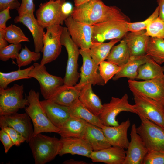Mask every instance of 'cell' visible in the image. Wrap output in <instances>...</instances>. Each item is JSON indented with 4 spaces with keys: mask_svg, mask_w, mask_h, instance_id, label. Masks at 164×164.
<instances>
[{
    "mask_svg": "<svg viewBox=\"0 0 164 164\" xmlns=\"http://www.w3.org/2000/svg\"><path fill=\"white\" fill-rule=\"evenodd\" d=\"M70 15L77 21L91 25L113 20L130 22L129 18L118 8L107 5L101 0H91L75 6Z\"/></svg>",
    "mask_w": 164,
    "mask_h": 164,
    "instance_id": "6da1fadb",
    "label": "cell"
},
{
    "mask_svg": "<svg viewBox=\"0 0 164 164\" xmlns=\"http://www.w3.org/2000/svg\"><path fill=\"white\" fill-rule=\"evenodd\" d=\"M27 97L29 104L25 108V111L33 123V136L44 132H53L59 134L60 129L51 122L41 105L39 92L31 89Z\"/></svg>",
    "mask_w": 164,
    "mask_h": 164,
    "instance_id": "7a4b0ae2",
    "label": "cell"
},
{
    "mask_svg": "<svg viewBox=\"0 0 164 164\" xmlns=\"http://www.w3.org/2000/svg\"><path fill=\"white\" fill-rule=\"evenodd\" d=\"M29 145L35 164H45L59 155L61 148L60 139L39 133L32 136Z\"/></svg>",
    "mask_w": 164,
    "mask_h": 164,
    "instance_id": "3957f363",
    "label": "cell"
},
{
    "mask_svg": "<svg viewBox=\"0 0 164 164\" xmlns=\"http://www.w3.org/2000/svg\"><path fill=\"white\" fill-rule=\"evenodd\" d=\"M60 42L62 45L65 47L68 55L66 73L63 78L64 84L75 85L80 77V73L78 71L80 49L71 39L67 27H63Z\"/></svg>",
    "mask_w": 164,
    "mask_h": 164,
    "instance_id": "277c9868",
    "label": "cell"
},
{
    "mask_svg": "<svg viewBox=\"0 0 164 164\" xmlns=\"http://www.w3.org/2000/svg\"><path fill=\"white\" fill-rule=\"evenodd\" d=\"M24 85L15 84L11 87L0 89V115L17 113L29 104L27 96L23 95Z\"/></svg>",
    "mask_w": 164,
    "mask_h": 164,
    "instance_id": "5b68a950",
    "label": "cell"
},
{
    "mask_svg": "<svg viewBox=\"0 0 164 164\" xmlns=\"http://www.w3.org/2000/svg\"><path fill=\"white\" fill-rule=\"evenodd\" d=\"M133 108L140 115L164 129V105L139 93H132Z\"/></svg>",
    "mask_w": 164,
    "mask_h": 164,
    "instance_id": "8992f818",
    "label": "cell"
},
{
    "mask_svg": "<svg viewBox=\"0 0 164 164\" xmlns=\"http://www.w3.org/2000/svg\"><path fill=\"white\" fill-rule=\"evenodd\" d=\"M140 125L136 131L144 142L148 151L164 152V129L141 115Z\"/></svg>",
    "mask_w": 164,
    "mask_h": 164,
    "instance_id": "52a82bcc",
    "label": "cell"
},
{
    "mask_svg": "<svg viewBox=\"0 0 164 164\" xmlns=\"http://www.w3.org/2000/svg\"><path fill=\"white\" fill-rule=\"evenodd\" d=\"M65 0H50L41 3L36 12V15L39 23L43 28L56 25L63 24L66 19L69 16L65 13L62 5Z\"/></svg>",
    "mask_w": 164,
    "mask_h": 164,
    "instance_id": "ba28073f",
    "label": "cell"
},
{
    "mask_svg": "<svg viewBox=\"0 0 164 164\" xmlns=\"http://www.w3.org/2000/svg\"><path fill=\"white\" fill-rule=\"evenodd\" d=\"M128 22L124 20H113L93 25L92 41L103 43L107 40L121 39L128 32Z\"/></svg>",
    "mask_w": 164,
    "mask_h": 164,
    "instance_id": "9c48e42d",
    "label": "cell"
},
{
    "mask_svg": "<svg viewBox=\"0 0 164 164\" xmlns=\"http://www.w3.org/2000/svg\"><path fill=\"white\" fill-rule=\"evenodd\" d=\"M63 27L60 25H56L46 28L43 39V55L40 64L45 65L50 63L60 55L62 46L60 37Z\"/></svg>",
    "mask_w": 164,
    "mask_h": 164,
    "instance_id": "30bf717a",
    "label": "cell"
},
{
    "mask_svg": "<svg viewBox=\"0 0 164 164\" xmlns=\"http://www.w3.org/2000/svg\"><path fill=\"white\" fill-rule=\"evenodd\" d=\"M128 99V94H125L121 98L112 97L109 102L103 104L102 111L99 117L103 125H119V124L116 118L122 111L136 114L133 105L129 104Z\"/></svg>",
    "mask_w": 164,
    "mask_h": 164,
    "instance_id": "8fae6325",
    "label": "cell"
},
{
    "mask_svg": "<svg viewBox=\"0 0 164 164\" xmlns=\"http://www.w3.org/2000/svg\"><path fill=\"white\" fill-rule=\"evenodd\" d=\"M128 83L132 93L143 94L164 105V74L143 81L129 79Z\"/></svg>",
    "mask_w": 164,
    "mask_h": 164,
    "instance_id": "7c38bea8",
    "label": "cell"
},
{
    "mask_svg": "<svg viewBox=\"0 0 164 164\" xmlns=\"http://www.w3.org/2000/svg\"><path fill=\"white\" fill-rule=\"evenodd\" d=\"M33 65L34 67L29 76L38 81L42 95L45 99H48L59 87L64 84L63 79L50 74L46 71L45 65L36 63Z\"/></svg>",
    "mask_w": 164,
    "mask_h": 164,
    "instance_id": "4fadbf2b",
    "label": "cell"
},
{
    "mask_svg": "<svg viewBox=\"0 0 164 164\" xmlns=\"http://www.w3.org/2000/svg\"><path fill=\"white\" fill-rule=\"evenodd\" d=\"M64 22L71 39L79 48L89 49L93 42V26L77 21L71 15Z\"/></svg>",
    "mask_w": 164,
    "mask_h": 164,
    "instance_id": "5bb4252c",
    "label": "cell"
},
{
    "mask_svg": "<svg viewBox=\"0 0 164 164\" xmlns=\"http://www.w3.org/2000/svg\"><path fill=\"white\" fill-rule=\"evenodd\" d=\"M80 54L83 59L80 68V80L75 85L80 90L85 85L91 84L93 85L103 86L105 84L99 73L97 72L99 65L97 64L91 58L89 49H80Z\"/></svg>",
    "mask_w": 164,
    "mask_h": 164,
    "instance_id": "9a60e30c",
    "label": "cell"
},
{
    "mask_svg": "<svg viewBox=\"0 0 164 164\" xmlns=\"http://www.w3.org/2000/svg\"><path fill=\"white\" fill-rule=\"evenodd\" d=\"M31 119L26 113L0 115V127L12 128L20 132L28 143L33 136L34 129Z\"/></svg>",
    "mask_w": 164,
    "mask_h": 164,
    "instance_id": "2e32d148",
    "label": "cell"
},
{
    "mask_svg": "<svg viewBox=\"0 0 164 164\" xmlns=\"http://www.w3.org/2000/svg\"><path fill=\"white\" fill-rule=\"evenodd\" d=\"M136 129V125L133 124L130 133L131 141L125 151L126 156L123 164H143L144 159L148 152Z\"/></svg>",
    "mask_w": 164,
    "mask_h": 164,
    "instance_id": "e0dca14e",
    "label": "cell"
},
{
    "mask_svg": "<svg viewBox=\"0 0 164 164\" xmlns=\"http://www.w3.org/2000/svg\"><path fill=\"white\" fill-rule=\"evenodd\" d=\"M130 124L128 118L118 126L103 125L101 128L107 140L111 146L127 149L129 142L127 137V132Z\"/></svg>",
    "mask_w": 164,
    "mask_h": 164,
    "instance_id": "ac0fdd59",
    "label": "cell"
},
{
    "mask_svg": "<svg viewBox=\"0 0 164 164\" xmlns=\"http://www.w3.org/2000/svg\"><path fill=\"white\" fill-rule=\"evenodd\" d=\"M15 23H22L29 30L34 43L35 51L42 52L43 39L45 32L43 28L35 18L33 13H26L16 16L14 19Z\"/></svg>",
    "mask_w": 164,
    "mask_h": 164,
    "instance_id": "d6986e66",
    "label": "cell"
},
{
    "mask_svg": "<svg viewBox=\"0 0 164 164\" xmlns=\"http://www.w3.org/2000/svg\"><path fill=\"white\" fill-rule=\"evenodd\" d=\"M60 139L61 142V148L59 154L60 156L70 154L90 158L93 151L90 144L83 138L61 137Z\"/></svg>",
    "mask_w": 164,
    "mask_h": 164,
    "instance_id": "ffe728a7",
    "label": "cell"
},
{
    "mask_svg": "<svg viewBox=\"0 0 164 164\" xmlns=\"http://www.w3.org/2000/svg\"><path fill=\"white\" fill-rule=\"evenodd\" d=\"M126 156L124 149L111 146L97 151H92L90 158L94 162L107 164H123Z\"/></svg>",
    "mask_w": 164,
    "mask_h": 164,
    "instance_id": "44dd1931",
    "label": "cell"
},
{
    "mask_svg": "<svg viewBox=\"0 0 164 164\" xmlns=\"http://www.w3.org/2000/svg\"><path fill=\"white\" fill-rule=\"evenodd\" d=\"M146 30L126 33L123 37L125 40L131 56L145 55L150 37L146 34Z\"/></svg>",
    "mask_w": 164,
    "mask_h": 164,
    "instance_id": "7402d4cb",
    "label": "cell"
},
{
    "mask_svg": "<svg viewBox=\"0 0 164 164\" xmlns=\"http://www.w3.org/2000/svg\"><path fill=\"white\" fill-rule=\"evenodd\" d=\"M41 105L51 122L59 129L70 117L68 107L59 104L50 100L40 101Z\"/></svg>",
    "mask_w": 164,
    "mask_h": 164,
    "instance_id": "603a6c76",
    "label": "cell"
},
{
    "mask_svg": "<svg viewBox=\"0 0 164 164\" xmlns=\"http://www.w3.org/2000/svg\"><path fill=\"white\" fill-rule=\"evenodd\" d=\"M80 91L75 85L63 84L59 87L48 99L59 104L69 107L79 100Z\"/></svg>",
    "mask_w": 164,
    "mask_h": 164,
    "instance_id": "cb8c5ba5",
    "label": "cell"
},
{
    "mask_svg": "<svg viewBox=\"0 0 164 164\" xmlns=\"http://www.w3.org/2000/svg\"><path fill=\"white\" fill-rule=\"evenodd\" d=\"M88 122L82 118L70 116L60 128L59 134L62 138H83Z\"/></svg>",
    "mask_w": 164,
    "mask_h": 164,
    "instance_id": "d4e9b609",
    "label": "cell"
},
{
    "mask_svg": "<svg viewBox=\"0 0 164 164\" xmlns=\"http://www.w3.org/2000/svg\"><path fill=\"white\" fill-rule=\"evenodd\" d=\"M83 138L90 144L93 151L111 146L107 140L102 128L88 123Z\"/></svg>",
    "mask_w": 164,
    "mask_h": 164,
    "instance_id": "484cf974",
    "label": "cell"
},
{
    "mask_svg": "<svg viewBox=\"0 0 164 164\" xmlns=\"http://www.w3.org/2000/svg\"><path fill=\"white\" fill-rule=\"evenodd\" d=\"M92 85L88 83L83 87L80 91L79 100L91 112L99 116L103 104L99 97L93 92Z\"/></svg>",
    "mask_w": 164,
    "mask_h": 164,
    "instance_id": "4316f807",
    "label": "cell"
},
{
    "mask_svg": "<svg viewBox=\"0 0 164 164\" xmlns=\"http://www.w3.org/2000/svg\"><path fill=\"white\" fill-rule=\"evenodd\" d=\"M148 57L146 55L131 56L128 62L121 67L120 71L112 78L113 80L116 81L122 77L135 80L138 75L139 68L146 62Z\"/></svg>",
    "mask_w": 164,
    "mask_h": 164,
    "instance_id": "83f0119b",
    "label": "cell"
},
{
    "mask_svg": "<svg viewBox=\"0 0 164 164\" xmlns=\"http://www.w3.org/2000/svg\"><path fill=\"white\" fill-rule=\"evenodd\" d=\"M164 66H161L148 56L146 62L139 68L136 79L150 80L164 74Z\"/></svg>",
    "mask_w": 164,
    "mask_h": 164,
    "instance_id": "f1b7e54d",
    "label": "cell"
},
{
    "mask_svg": "<svg viewBox=\"0 0 164 164\" xmlns=\"http://www.w3.org/2000/svg\"><path fill=\"white\" fill-rule=\"evenodd\" d=\"M121 39H115L104 43L93 42L89 49L90 56L97 65L104 61L108 57L112 48Z\"/></svg>",
    "mask_w": 164,
    "mask_h": 164,
    "instance_id": "f546056e",
    "label": "cell"
},
{
    "mask_svg": "<svg viewBox=\"0 0 164 164\" xmlns=\"http://www.w3.org/2000/svg\"><path fill=\"white\" fill-rule=\"evenodd\" d=\"M69 108L70 116L82 118L101 128L103 125L99 117L91 112L79 100Z\"/></svg>",
    "mask_w": 164,
    "mask_h": 164,
    "instance_id": "4dcf8cb0",
    "label": "cell"
},
{
    "mask_svg": "<svg viewBox=\"0 0 164 164\" xmlns=\"http://www.w3.org/2000/svg\"><path fill=\"white\" fill-rule=\"evenodd\" d=\"M130 56L126 42L123 39L119 44L112 48L106 59L121 67L128 62Z\"/></svg>",
    "mask_w": 164,
    "mask_h": 164,
    "instance_id": "1f68e13d",
    "label": "cell"
},
{
    "mask_svg": "<svg viewBox=\"0 0 164 164\" xmlns=\"http://www.w3.org/2000/svg\"><path fill=\"white\" fill-rule=\"evenodd\" d=\"M159 65L164 63V39L150 37L146 54Z\"/></svg>",
    "mask_w": 164,
    "mask_h": 164,
    "instance_id": "d6a6232c",
    "label": "cell"
},
{
    "mask_svg": "<svg viewBox=\"0 0 164 164\" xmlns=\"http://www.w3.org/2000/svg\"><path fill=\"white\" fill-rule=\"evenodd\" d=\"M34 66L33 65L26 68L8 73L0 72V89L7 88L8 85L13 81L23 79L31 78L29 76Z\"/></svg>",
    "mask_w": 164,
    "mask_h": 164,
    "instance_id": "836d02e7",
    "label": "cell"
},
{
    "mask_svg": "<svg viewBox=\"0 0 164 164\" xmlns=\"http://www.w3.org/2000/svg\"><path fill=\"white\" fill-rule=\"evenodd\" d=\"M4 38L9 43L17 44L22 42H29L21 29L14 24H11L4 29H0Z\"/></svg>",
    "mask_w": 164,
    "mask_h": 164,
    "instance_id": "e575fe53",
    "label": "cell"
},
{
    "mask_svg": "<svg viewBox=\"0 0 164 164\" xmlns=\"http://www.w3.org/2000/svg\"><path fill=\"white\" fill-rule=\"evenodd\" d=\"M40 52L32 51L25 45L24 48L22 49L16 59L18 69H20L22 67L29 64L32 61H36L40 59Z\"/></svg>",
    "mask_w": 164,
    "mask_h": 164,
    "instance_id": "d590c367",
    "label": "cell"
},
{
    "mask_svg": "<svg viewBox=\"0 0 164 164\" xmlns=\"http://www.w3.org/2000/svg\"><path fill=\"white\" fill-rule=\"evenodd\" d=\"M121 67L108 61H104L99 65V73L105 84L120 71Z\"/></svg>",
    "mask_w": 164,
    "mask_h": 164,
    "instance_id": "8d00e7d4",
    "label": "cell"
},
{
    "mask_svg": "<svg viewBox=\"0 0 164 164\" xmlns=\"http://www.w3.org/2000/svg\"><path fill=\"white\" fill-rule=\"evenodd\" d=\"M146 34L150 37L164 39V21L159 16L148 25Z\"/></svg>",
    "mask_w": 164,
    "mask_h": 164,
    "instance_id": "74e56055",
    "label": "cell"
},
{
    "mask_svg": "<svg viewBox=\"0 0 164 164\" xmlns=\"http://www.w3.org/2000/svg\"><path fill=\"white\" fill-rule=\"evenodd\" d=\"M21 48L22 45L20 43L17 44L12 43L0 49V60L3 61H6L10 59H16Z\"/></svg>",
    "mask_w": 164,
    "mask_h": 164,
    "instance_id": "f35d334b",
    "label": "cell"
},
{
    "mask_svg": "<svg viewBox=\"0 0 164 164\" xmlns=\"http://www.w3.org/2000/svg\"><path fill=\"white\" fill-rule=\"evenodd\" d=\"M159 15V9L157 6L153 13L146 20L139 22H129L128 23V32H135L146 29L149 24L158 17Z\"/></svg>",
    "mask_w": 164,
    "mask_h": 164,
    "instance_id": "ab89813d",
    "label": "cell"
},
{
    "mask_svg": "<svg viewBox=\"0 0 164 164\" xmlns=\"http://www.w3.org/2000/svg\"><path fill=\"white\" fill-rule=\"evenodd\" d=\"M143 164H164V152L148 151L144 159Z\"/></svg>",
    "mask_w": 164,
    "mask_h": 164,
    "instance_id": "60d3db41",
    "label": "cell"
},
{
    "mask_svg": "<svg viewBox=\"0 0 164 164\" xmlns=\"http://www.w3.org/2000/svg\"><path fill=\"white\" fill-rule=\"evenodd\" d=\"M1 129H3L8 134L14 145L16 146H19L22 143L26 141L23 135L13 128L9 127H5Z\"/></svg>",
    "mask_w": 164,
    "mask_h": 164,
    "instance_id": "b9f144b4",
    "label": "cell"
},
{
    "mask_svg": "<svg viewBox=\"0 0 164 164\" xmlns=\"http://www.w3.org/2000/svg\"><path fill=\"white\" fill-rule=\"evenodd\" d=\"M19 8L17 10L19 15L26 13H33L35 5L33 0H22Z\"/></svg>",
    "mask_w": 164,
    "mask_h": 164,
    "instance_id": "7bdbcfd3",
    "label": "cell"
},
{
    "mask_svg": "<svg viewBox=\"0 0 164 164\" xmlns=\"http://www.w3.org/2000/svg\"><path fill=\"white\" fill-rule=\"evenodd\" d=\"M0 140L4 146L5 153H7L9 149L14 145L9 135L3 129H1L0 131Z\"/></svg>",
    "mask_w": 164,
    "mask_h": 164,
    "instance_id": "ee69618b",
    "label": "cell"
},
{
    "mask_svg": "<svg viewBox=\"0 0 164 164\" xmlns=\"http://www.w3.org/2000/svg\"><path fill=\"white\" fill-rule=\"evenodd\" d=\"M20 5L21 4L18 0H0V11L8 7L10 8V10H17Z\"/></svg>",
    "mask_w": 164,
    "mask_h": 164,
    "instance_id": "f6af8a7d",
    "label": "cell"
},
{
    "mask_svg": "<svg viewBox=\"0 0 164 164\" xmlns=\"http://www.w3.org/2000/svg\"><path fill=\"white\" fill-rule=\"evenodd\" d=\"M9 7H8L0 12V29H4L6 27V23L11 17L10 14Z\"/></svg>",
    "mask_w": 164,
    "mask_h": 164,
    "instance_id": "bcb514c9",
    "label": "cell"
},
{
    "mask_svg": "<svg viewBox=\"0 0 164 164\" xmlns=\"http://www.w3.org/2000/svg\"><path fill=\"white\" fill-rule=\"evenodd\" d=\"M159 9V17L164 21V0H157Z\"/></svg>",
    "mask_w": 164,
    "mask_h": 164,
    "instance_id": "7dc6e473",
    "label": "cell"
},
{
    "mask_svg": "<svg viewBox=\"0 0 164 164\" xmlns=\"http://www.w3.org/2000/svg\"><path fill=\"white\" fill-rule=\"evenodd\" d=\"M73 8L71 3L66 2L63 3L62 5V9L64 12L69 15H71Z\"/></svg>",
    "mask_w": 164,
    "mask_h": 164,
    "instance_id": "c3c4849f",
    "label": "cell"
},
{
    "mask_svg": "<svg viewBox=\"0 0 164 164\" xmlns=\"http://www.w3.org/2000/svg\"><path fill=\"white\" fill-rule=\"evenodd\" d=\"M63 164H87L86 162L82 161L75 160L73 159H70L64 161Z\"/></svg>",
    "mask_w": 164,
    "mask_h": 164,
    "instance_id": "681fc988",
    "label": "cell"
},
{
    "mask_svg": "<svg viewBox=\"0 0 164 164\" xmlns=\"http://www.w3.org/2000/svg\"><path fill=\"white\" fill-rule=\"evenodd\" d=\"M8 42L2 33L0 32V49L7 46L8 45Z\"/></svg>",
    "mask_w": 164,
    "mask_h": 164,
    "instance_id": "f907efd6",
    "label": "cell"
},
{
    "mask_svg": "<svg viewBox=\"0 0 164 164\" xmlns=\"http://www.w3.org/2000/svg\"><path fill=\"white\" fill-rule=\"evenodd\" d=\"M90 0H74L75 6H79Z\"/></svg>",
    "mask_w": 164,
    "mask_h": 164,
    "instance_id": "816d5d0a",
    "label": "cell"
},
{
    "mask_svg": "<svg viewBox=\"0 0 164 164\" xmlns=\"http://www.w3.org/2000/svg\"><path fill=\"white\" fill-rule=\"evenodd\" d=\"M53 0V1H58V0Z\"/></svg>",
    "mask_w": 164,
    "mask_h": 164,
    "instance_id": "f5cc1de1",
    "label": "cell"
}]
</instances>
